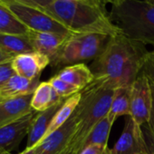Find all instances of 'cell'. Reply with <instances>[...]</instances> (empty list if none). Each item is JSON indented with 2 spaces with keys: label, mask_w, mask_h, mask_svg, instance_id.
<instances>
[{
  "label": "cell",
  "mask_w": 154,
  "mask_h": 154,
  "mask_svg": "<svg viewBox=\"0 0 154 154\" xmlns=\"http://www.w3.org/2000/svg\"><path fill=\"white\" fill-rule=\"evenodd\" d=\"M149 53L145 45L122 34L112 36L103 52L89 66L94 74L89 86L109 90L131 86Z\"/></svg>",
  "instance_id": "obj_1"
},
{
  "label": "cell",
  "mask_w": 154,
  "mask_h": 154,
  "mask_svg": "<svg viewBox=\"0 0 154 154\" xmlns=\"http://www.w3.org/2000/svg\"><path fill=\"white\" fill-rule=\"evenodd\" d=\"M72 33H102L113 36L122 32L109 18L105 9L71 0H54L42 9Z\"/></svg>",
  "instance_id": "obj_2"
},
{
  "label": "cell",
  "mask_w": 154,
  "mask_h": 154,
  "mask_svg": "<svg viewBox=\"0 0 154 154\" xmlns=\"http://www.w3.org/2000/svg\"><path fill=\"white\" fill-rule=\"evenodd\" d=\"M111 5L109 18L122 35L154 45V1L117 0Z\"/></svg>",
  "instance_id": "obj_3"
},
{
  "label": "cell",
  "mask_w": 154,
  "mask_h": 154,
  "mask_svg": "<svg viewBox=\"0 0 154 154\" xmlns=\"http://www.w3.org/2000/svg\"><path fill=\"white\" fill-rule=\"evenodd\" d=\"M74 112L75 127L70 141L69 154H78L94 126L109 112L114 90L87 86Z\"/></svg>",
  "instance_id": "obj_4"
},
{
  "label": "cell",
  "mask_w": 154,
  "mask_h": 154,
  "mask_svg": "<svg viewBox=\"0 0 154 154\" xmlns=\"http://www.w3.org/2000/svg\"><path fill=\"white\" fill-rule=\"evenodd\" d=\"M111 37L102 33H73L51 59L50 64L60 71L69 65L94 62L103 52Z\"/></svg>",
  "instance_id": "obj_5"
},
{
  "label": "cell",
  "mask_w": 154,
  "mask_h": 154,
  "mask_svg": "<svg viewBox=\"0 0 154 154\" xmlns=\"http://www.w3.org/2000/svg\"><path fill=\"white\" fill-rule=\"evenodd\" d=\"M0 3H2L29 30L55 33L63 35L73 34L66 26L42 9L20 4L13 0H3Z\"/></svg>",
  "instance_id": "obj_6"
},
{
  "label": "cell",
  "mask_w": 154,
  "mask_h": 154,
  "mask_svg": "<svg viewBox=\"0 0 154 154\" xmlns=\"http://www.w3.org/2000/svg\"><path fill=\"white\" fill-rule=\"evenodd\" d=\"M152 104L151 86L147 75L141 71L131 86V117L140 127L148 124Z\"/></svg>",
  "instance_id": "obj_7"
},
{
  "label": "cell",
  "mask_w": 154,
  "mask_h": 154,
  "mask_svg": "<svg viewBox=\"0 0 154 154\" xmlns=\"http://www.w3.org/2000/svg\"><path fill=\"white\" fill-rule=\"evenodd\" d=\"M149 151L142 127L137 125L131 116L125 120V125L121 136L109 154H140Z\"/></svg>",
  "instance_id": "obj_8"
},
{
  "label": "cell",
  "mask_w": 154,
  "mask_h": 154,
  "mask_svg": "<svg viewBox=\"0 0 154 154\" xmlns=\"http://www.w3.org/2000/svg\"><path fill=\"white\" fill-rule=\"evenodd\" d=\"M75 127L74 113L58 130L45 138L36 147L35 154H69V146Z\"/></svg>",
  "instance_id": "obj_9"
},
{
  "label": "cell",
  "mask_w": 154,
  "mask_h": 154,
  "mask_svg": "<svg viewBox=\"0 0 154 154\" xmlns=\"http://www.w3.org/2000/svg\"><path fill=\"white\" fill-rule=\"evenodd\" d=\"M35 112H32L23 118L0 127V149L11 152L23 139L28 135Z\"/></svg>",
  "instance_id": "obj_10"
},
{
  "label": "cell",
  "mask_w": 154,
  "mask_h": 154,
  "mask_svg": "<svg viewBox=\"0 0 154 154\" xmlns=\"http://www.w3.org/2000/svg\"><path fill=\"white\" fill-rule=\"evenodd\" d=\"M15 72L27 79L40 78L43 70L48 66L51 60L48 56L38 52L17 55L11 61Z\"/></svg>",
  "instance_id": "obj_11"
},
{
  "label": "cell",
  "mask_w": 154,
  "mask_h": 154,
  "mask_svg": "<svg viewBox=\"0 0 154 154\" xmlns=\"http://www.w3.org/2000/svg\"><path fill=\"white\" fill-rule=\"evenodd\" d=\"M33 94L1 100L0 102V127L14 122L34 112L31 107Z\"/></svg>",
  "instance_id": "obj_12"
},
{
  "label": "cell",
  "mask_w": 154,
  "mask_h": 154,
  "mask_svg": "<svg viewBox=\"0 0 154 154\" xmlns=\"http://www.w3.org/2000/svg\"><path fill=\"white\" fill-rule=\"evenodd\" d=\"M26 35L35 52H38L48 56L50 60L57 54L61 46L69 36L55 33L37 32L33 30H28Z\"/></svg>",
  "instance_id": "obj_13"
},
{
  "label": "cell",
  "mask_w": 154,
  "mask_h": 154,
  "mask_svg": "<svg viewBox=\"0 0 154 154\" xmlns=\"http://www.w3.org/2000/svg\"><path fill=\"white\" fill-rule=\"evenodd\" d=\"M63 103V102L59 103L44 112L35 113L29 133L27 135V143L26 149L35 148L44 140L55 112L58 111Z\"/></svg>",
  "instance_id": "obj_14"
},
{
  "label": "cell",
  "mask_w": 154,
  "mask_h": 154,
  "mask_svg": "<svg viewBox=\"0 0 154 154\" xmlns=\"http://www.w3.org/2000/svg\"><path fill=\"white\" fill-rule=\"evenodd\" d=\"M63 81L72 85L82 92L94 81V74L86 63H77L66 66L55 74Z\"/></svg>",
  "instance_id": "obj_15"
},
{
  "label": "cell",
  "mask_w": 154,
  "mask_h": 154,
  "mask_svg": "<svg viewBox=\"0 0 154 154\" xmlns=\"http://www.w3.org/2000/svg\"><path fill=\"white\" fill-rule=\"evenodd\" d=\"M40 83V78L31 80L16 73L0 89V99L6 100L33 94Z\"/></svg>",
  "instance_id": "obj_16"
},
{
  "label": "cell",
  "mask_w": 154,
  "mask_h": 154,
  "mask_svg": "<svg viewBox=\"0 0 154 154\" xmlns=\"http://www.w3.org/2000/svg\"><path fill=\"white\" fill-rule=\"evenodd\" d=\"M63 101L48 81L41 82L33 94L31 107L35 112H41Z\"/></svg>",
  "instance_id": "obj_17"
},
{
  "label": "cell",
  "mask_w": 154,
  "mask_h": 154,
  "mask_svg": "<svg viewBox=\"0 0 154 154\" xmlns=\"http://www.w3.org/2000/svg\"><path fill=\"white\" fill-rule=\"evenodd\" d=\"M81 99H82V93L80 92L63 101V103H62L58 111L55 112L49 125V128L47 130V132L45 138L49 136L51 133H53L56 130L60 129L72 116V114L74 113L75 110L77 109V107H78L80 103Z\"/></svg>",
  "instance_id": "obj_18"
},
{
  "label": "cell",
  "mask_w": 154,
  "mask_h": 154,
  "mask_svg": "<svg viewBox=\"0 0 154 154\" xmlns=\"http://www.w3.org/2000/svg\"><path fill=\"white\" fill-rule=\"evenodd\" d=\"M107 116L112 123L121 116H131V86L114 90Z\"/></svg>",
  "instance_id": "obj_19"
},
{
  "label": "cell",
  "mask_w": 154,
  "mask_h": 154,
  "mask_svg": "<svg viewBox=\"0 0 154 154\" xmlns=\"http://www.w3.org/2000/svg\"><path fill=\"white\" fill-rule=\"evenodd\" d=\"M0 47L15 57L22 54L35 52L26 35L0 34Z\"/></svg>",
  "instance_id": "obj_20"
},
{
  "label": "cell",
  "mask_w": 154,
  "mask_h": 154,
  "mask_svg": "<svg viewBox=\"0 0 154 154\" xmlns=\"http://www.w3.org/2000/svg\"><path fill=\"white\" fill-rule=\"evenodd\" d=\"M28 28L25 26L2 3H0V34L26 35Z\"/></svg>",
  "instance_id": "obj_21"
},
{
  "label": "cell",
  "mask_w": 154,
  "mask_h": 154,
  "mask_svg": "<svg viewBox=\"0 0 154 154\" xmlns=\"http://www.w3.org/2000/svg\"><path fill=\"white\" fill-rule=\"evenodd\" d=\"M112 125L113 123L110 121V119L106 115L92 130L84 147L88 146V145L108 146V140H109V136H110Z\"/></svg>",
  "instance_id": "obj_22"
},
{
  "label": "cell",
  "mask_w": 154,
  "mask_h": 154,
  "mask_svg": "<svg viewBox=\"0 0 154 154\" xmlns=\"http://www.w3.org/2000/svg\"><path fill=\"white\" fill-rule=\"evenodd\" d=\"M48 82L52 85V86L56 91L58 95L64 100L72 96L73 94H75L77 93H80V91L77 88H75L72 85L63 81L56 75H54Z\"/></svg>",
  "instance_id": "obj_23"
},
{
  "label": "cell",
  "mask_w": 154,
  "mask_h": 154,
  "mask_svg": "<svg viewBox=\"0 0 154 154\" xmlns=\"http://www.w3.org/2000/svg\"><path fill=\"white\" fill-rule=\"evenodd\" d=\"M16 74L11 61L0 63V89H1L11 78V77Z\"/></svg>",
  "instance_id": "obj_24"
},
{
  "label": "cell",
  "mask_w": 154,
  "mask_h": 154,
  "mask_svg": "<svg viewBox=\"0 0 154 154\" xmlns=\"http://www.w3.org/2000/svg\"><path fill=\"white\" fill-rule=\"evenodd\" d=\"M110 148L102 145H88L84 147L78 154H109Z\"/></svg>",
  "instance_id": "obj_25"
},
{
  "label": "cell",
  "mask_w": 154,
  "mask_h": 154,
  "mask_svg": "<svg viewBox=\"0 0 154 154\" xmlns=\"http://www.w3.org/2000/svg\"><path fill=\"white\" fill-rule=\"evenodd\" d=\"M142 72L147 75V77L152 83H154V56L152 52H150L148 55L144 63Z\"/></svg>",
  "instance_id": "obj_26"
},
{
  "label": "cell",
  "mask_w": 154,
  "mask_h": 154,
  "mask_svg": "<svg viewBox=\"0 0 154 154\" xmlns=\"http://www.w3.org/2000/svg\"><path fill=\"white\" fill-rule=\"evenodd\" d=\"M13 1H16L20 4H24L26 6L34 7L39 9H44L47 6H49L54 0H13Z\"/></svg>",
  "instance_id": "obj_27"
},
{
  "label": "cell",
  "mask_w": 154,
  "mask_h": 154,
  "mask_svg": "<svg viewBox=\"0 0 154 154\" xmlns=\"http://www.w3.org/2000/svg\"><path fill=\"white\" fill-rule=\"evenodd\" d=\"M142 131L144 133V137L148 145L149 151L151 154H154V131H151L146 124V126L142 127Z\"/></svg>",
  "instance_id": "obj_28"
},
{
  "label": "cell",
  "mask_w": 154,
  "mask_h": 154,
  "mask_svg": "<svg viewBox=\"0 0 154 154\" xmlns=\"http://www.w3.org/2000/svg\"><path fill=\"white\" fill-rule=\"evenodd\" d=\"M150 83V86H151V95H152V104H151V110H150V116H149V122L147 124V126L154 131V83H152L149 80Z\"/></svg>",
  "instance_id": "obj_29"
},
{
  "label": "cell",
  "mask_w": 154,
  "mask_h": 154,
  "mask_svg": "<svg viewBox=\"0 0 154 154\" xmlns=\"http://www.w3.org/2000/svg\"><path fill=\"white\" fill-rule=\"evenodd\" d=\"M14 57L15 56H13L11 54H9L7 51H5L2 47H0V63L12 61Z\"/></svg>",
  "instance_id": "obj_30"
},
{
  "label": "cell",
  "mask_w": 154,
  "mask_h": 154,
  "mask_svg": "<svg viewBox=\"0 0 154 154\" xmlns=\"http://www.w3.org/2000/svg\"><path fill=\"white\" fill-rule=\"evenodd\" d=\"M35 148H32V149H25L19 154H35Z\"/></svg>",
  "instance_id": "obj_31"
},
{
  "label": "cell",
  "mask_w": 154,
  "mask_h": 154,
  "mask_svg": "<svg viewBox=\"0 0 154 154\" xmlns=\"http://www.w3.org/2000/svg\"><path fill=\"white\" fill-rule=\"evenodd\" d=\"M103 4L105 5V4H107V3L112 4V3H113V2L117 1V0H103ZM149 1H152V0H149Z\"/></svg>",
  "instance_id": "obj_32"
},
{
  "label": "cell",
  "mask_w": 154,
  "mask_h": 154,
  "mask_svg": "<svg viewBox=\"0 0 154 154\" xmlns=\"http://www.w3.org/2000/svg\"><path fill=\"white\" fill-rule=\"evenodd\" d=\"M0 154H11V153L8 151H6L4 149H0Z\"/></svg>",
  "instance_id": "obj_33"
},
{
  "label": "cell",
  "mask_w": 154,
  "mask_h": 154,
  "mask_svg": "<svg viewBox=\"0 0 154 154\" xmlns=\"http://www.w3.org/2000/svg\"><path fill=\"white\" fill-rule=\"evenodd\" d=\"M140 154H151L149 151H147V152H143V153H140Z\"/></svg>",
  "instance_id": "obj_34"
},
{
  "label": "cell",
  "mask_w": 154,
  "mask_h": 154,
  "mask_svg": "<svg viewBox=\"0 0 154 154\" xmlns=\"http://www.w3.org/2000/svg\"><path fill=\"white\" fill-rule=\"evenodd\" d=\"M152 54H153V56H154V51H153V52H152Z\"/></svg>",
  "instance_id": "obj_35"
},
{
  "label": "cell",
  "mask_w": 154,
  "mask_h": 154,
  "mask_svg": "<svg viewBox=\"0 0 154 154\" xmlns=\"http://www.w3.org/2000/svg\"><path fill=\"white\" fill-rule=\"evenodd\" d=\"M0 1H3V0H0Z\"/></svg>",
  "instance_id": "obj_36"
},
{
  "label": "cell",
  "mask_w": 154,
  "mask_h": 154,
  "mask_svg": "<svg viewBox=\"0 0 154 154\" xmlns=\"http://www.w3.org/2000/svg\"><path fill=\"white\" fill-rule=\"evenodd\" d=\"M0 102H1V99H0Z\"/></svg>",
  "instance_id": "obj_37"
},
{
  "label": "cell",
  "mask_w": 154,
  "mask_h": 154,
  "mask_svg": "<svg viewBox=\"0 0 154 154\" xmlns=\"http://www.w3.org/2000/svg\"><path fill=\"white\" fill-rule=\"evenodd\" d=\"M153 1H154V0H153Z\"/></svg>",
  "instance_id": "obj_38"
},
{
  "label": "cell",
  "mask_w": 154,
  "mask_h": 154,
  "mask_svg": "<svg viewBox=\"0 0 154 154\" xmlns=\"http://www.w3.org/2000/svg\"><path fill=\"white\" fill-rule=\"evenodd\" d=\"M152 1H153V0H152Z\"/></svg>",
  "instance_id": "obj_39"
}]
</instances>
